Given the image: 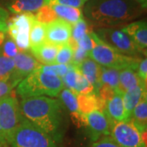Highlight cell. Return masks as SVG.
<instances>
[{
	"instance_id": "obj_1",
	"label": "cell",
	"mask_w": 147,
	"mask_h": 147,
	"mask_svg": "<svg viewBox=\"0 0 147 147\" xmlns=\"http://www.w3.org/2000/svg\"><path fill=\"white\" fill-rule=\"evenodd\" d=\"M21 114L34 126L48 134L59 144L66 128L65 108L55 97L35 96L21 99Z\"/></svg>"
},
{
	"instance_id": "obj_2",
	"label": "cell",
	"mask_w": 147,
	"mask_h": 147,
	"mask_svg": "<svg viewBox=\"0 0 147 147\" xmlns=\"http://www.w3.org/2000/svg\"><path fill=\"white\" fill-rule=\"evenodd\" d=\"M144 8L134 0H88L83 15L93 28L123 26L143 14Z\"/></svg>"
},
{
	"instance_id": "obj_3",
	"label": "cell",
	"mask_w": 147,
	"mask_h": 147,
	"mask_svg": "<svg viewBox=\"0 0 147 147\" xmlns=\"http://www.w3.org/2000/svg\"><path fill=\"white\" fill-rule=\"evenodd\" d=\"M16 88V95L24 99L35 96L57 97L65 86L61 78L44 73L38 68L27 75Z\"/></svg>"
},
{
	"instance_id": "obj_4",
	"label": "cell",
	"mask_w": 147,
	"mask_h": 147,
	"mask_svg": "<svg viewBox=\"0 0 147 147\" xmlns=\"http://www.w3.org/2000/svg\"><path fill=\"white\" fill-rule=\"evenodd\" d=\"M4 147H61L46 132L23 118L6 138Z\"/></svg>"
},
{
	"instance_id": "obj_5",
	"label": "cell",
	"mask_w": 147,
	"mask_h": 147,
	"mask_svg": "<svg viewBox=\"0 0 147 147\" xmlns=\"http://www.w3.org/2000/svg\"><path fill=\"white\" fill-rule=\"evenodd\" d=\"M92 35L94 40V45L88 54V57L94 60L96 63L104 67L115 68L118 69L126 67L137 69L138 64L142 58L126 56L116 52L115 50L102 42L96 35L93 30L92 31Z\"/></svg>"
},
{
	"instance_id": "obj_6",
	"label": "cell",
	"mask_w": 147,
	"mask_h": 147,
	"mask_svg": "<svg viewBox=\"0 0 147 147\" xmlns=\"http://www.w3.org/2000/svg\"><path fill=\"white\" fill-rule=\"evenodd\" d=\"M92 30L102 42L123 55L134 57H141V55L144 54L146 55V53L139 49L131 38L123 31L121 28H94Z\"/></svg>"
},
{
	"instance_id": "obj_7",
	"label": "cell",
	"mask_w": 147,
	"mask_h": 147,
	"mask_svg": "<svg viewBox=\"0 0 147 147\" xmlns=\"http://www.w3.org/2000/svg\"><path fill=\"white\" fill-rule=\"evenodd\" d=\"M20 101L15 94L0 98V144L4 147L6 138L23 119Z\"/></svg>"
},
{
	"instance_id": "obj_8",
	"label": "cell",
	"mask_w": 147,
	"mask_h": 147,
	"mask_svg": "<svg viewBox=\"0 0 147 147\" xmlns=\"http://www.w3.org/2000/svg\"><path fill=\"white\" fill-rule=\"evenodd\" d=\"M146 134L129 119L114 122L110 125V136L119 147H146Z\"/></svg>"
},
{
	"instance_id": "obj_9",
	"label": "cell",
	"mask_w": 147,
	"mask_h": 147,
	"mask_svg": "<svg viewBox=\"0 0 147 147\" xmlns=\"http://www.w3.org/2000/svg\"><path fill=\"white\" fill-rule=\"evenodd\" d=\"M34 16L31 12L15 14L8 19L7 34L21 52L28 51L30 48V30Z\"/></svg>"
},
{
	"instance_id": "obj_10",
	"label": "cell",
	"mask_w": 147,
	"mask_h": 147,
	"mask_svg": "<svg viewBox=\"0 0 147 147\" xmlns=\"http://www.w3.org/2000/svg\"><path fill=\"white\" fill-rule=\"evenodd\" d=\"M14 70L11 76L10 81L16 87L20 82L42 65L27 51L19 52L13 58Z\"/></svg>"
},
{
	"instance_id": "obj_11",
	"label": "cell",
	"mask_w": 147,
	"mask_h": 147,
	"mask_svg": "<svg viewBox=\"0 0 147 147\" xmlns=\"http://www.w3.org/2000/svg\"><path fill=\"white\" fill-rule=\"evenodd\" d=\"M85 127H88L92 142L103 136H110V123L103 111L94 110L85 115Z\"/></svg>"
},
{
	"instance_id": "obj_12",
	"label": "cell",
	"mask_w": 147,
	"mask_h": 147,
	"mask_svg": "<svg viewBox=\"0 0 147 147\" xmlns=\"http://www.w3.org/2000/svg\"><path fill=\"white\" fill-rule=\"evenodd\" d=\"M72 25L57 18L46 25V42L56 46L68 43L71 37Z\"/></svg>"
},
{
	"instance_id": "obj_13",
	"label": "cell",
	"mask_w": 147,
	"mask_h": 147,
	"mask_svg": "<svg viewBox=\"0 0 147 147\" xmlns=\"http://www.w3.org/2000/svg\"><path fill=\"white\" fill-rule=\"evenodd\" d=\"M142 52L146 53L147 25L145 20L131 21L121 27Z\"/></svg>"
},
{
	"instance_id": "obj_14",
	"label": "cell",
	"mask_w": 147,
	"mask_h": 147,
	"mask_svg": "<svg viewBox=\"0 0 147 147\" xmlns=\"http://www.w3.org/2000/svg\"><path fill=\"white\" fill-rule=\"evenodd\" d=\"M60 100L64 107L68 110L71 115L74 123L77 126H85V115H82L79 110L76 93L72 90L64 88L60 92Z\"/></svg>"
},
{
	"instance_id": "obj_15",
	"label": "cell",
	"mask_w": 147,
	"mask_h": 147,
	"mask_svg": "<svg viewBox=\"0 0 147 147\" xmlns=\"http://www.w3.org/2000/svg\"><path fill=\"white\" fill-rule=\"evenodd\" d=\"M103 112L107 116L110 125L114 122L126 120L125 109L123 101V93L117 90L115 95L105 102Z\"/></svg>"
},
{
	"instance_id": "obj_16",
	"label": "cell",
	"mask_w": 147,
	"mask_h": 147,
	"mask_svg": "<svg viewBox=\"0 0 147 147\" xmlns=\"http://www.w3.org/2000/svg\"><path fill=\"white\" fill-rule=\"evenodd\" d=\"M146 91V83L142 81L136 87L123 93V101L124 105L127 119H129L131 111L135 108V106L141 101L144 96H147Z\"/></svg>"
},
{
	"instance_id": "obj_17",
	"label": "cell",
	"mask_w": 147,
	"mask_h": 147,
	"mask_svg": "<svg viewBox=\"0 0 147 147\" xmlns=\"http://www.w3.org/2000/svg\"><path fill=\"white\" fill-rule=\"evenodd\" d=\"M75 66L78 68L79 72L82 74L84 78L94 87L95 92H96L100 86V74L101 65L88 57L83 62Z\"/></svg>"
},
{
	"instance_id": "obj_18",
	"label": "cell",
	"mask_w": 147,
	"mask_h": 147,
	"mask_svg": "<svg viewBox=\"0 0 147 147\" xmlns=\"http://www.w3.org/2000/svg\"><path fill=\"white\" fill-rule=\"evenodd\" d=\"M33 57L42 65H54L58 47L45 42L36 46H31L29 48Z\"/></svg>"
},
{
	"instance_id": "obj_19",
	"label": "cell",
	"mask_w": 147,
	"mask_h": 147,
	"mask_svg": "<svg viewBox=\"0 0 147 147\" xmlns=\"http://www.w3.org/2000/svg\"><path fill=\"white\" fill-rule=\"evenodd\" d=\"M76 97L79 111L84 115H88L94 110H104L105 103L95 92L88 94L76 93Z\"/></svg>"
},
{
	"instance_id": "obj_20",
	"label": "cell",
	"mask_w": 147,
	"mask_h": 147,
	"mask_svg": "<svg viewBox=\"0 0 147 147\" xmlns=\"http://www.w3.org/2000/svg\"><path fill=\"white\" fill-rule=\"evenodd\" d=\"M48 5L51 6L58 18L67 21L70 25H73L83 18V11L81 8L61 5L55 3H49Z\"/></svg>"
},
{
	"instance_id": "obj_21",
	"label": "cell",
	"mask_w": 147,
	"mask_h": 147,
	"mask_svg": "<svg viewBox=\"0 0 147 147\" xmlns=\"http://www.w3.org/2000/svg\"><path fill=\"white\" fill-rule=\"evenodd\" d=\"M47 4H48V0H13L8 6V9L13 14L33 13Z\"/></svg>"
},
{
	"instance_id": "obj_22",
	"label": "cell",
	"mask_w": 147,
	"mask_h": 147,
	"mask_svg": "<svg viewBox=\"0 0 147 147\" xmlns=\"http://www.w3.org/2000/svg\"><path fill=\"white\" fill-rule=\"evenodd\" d=\"M142 82L137 74V69L126 67L119 69V79L118 91L121 93H124L127 90L136 87Z\"/></svg>"
},
{
	"instance_id": "obj_23",
	"label": "cell",
	"mask_w": 147,
	"mask_h": 147,
	"mask_svg": "<svg viewBox=\"0 0 147 147\" xmlns=\"http://www.w3.org/2000/svg\"><path fill=\"white\" fill-rule=\"evenodd\" d=\"M129 119L142 132L147 129V96H144L131 111Z\"/></svg>"
},
{
	"instance_id": "obj_24",
	"label": "cell",
	"mask_w": 147,
	"mask_h": 147,
	"mask_svg": "<svg viewBox=\"0 0 147 147\" xmlns=\"http://www.w3.org/2000/svg\"><path fill=\"white\" fill-rule=\"evenodd\" d=\"M46 42V25L34 18L30 30V47L36 46Z\"/></svg>"
},
{
	"instance_id": "obj_25",
	"label": "cell",
	"mask_w": 147,
	"mask_h": 147,
	"mask_svg": "<svg viewBox=\"0 0 147 147\" xmlns=\"http://www.w3.org/2000/svg\"><path fill=\"white\" fill-rule=\"evenodd\" d=\"M119 69L101 66L100 74V85H108L114 90H117L119 87Z\"/></svg>"
},
{
	"instance_id": "obj_26",
	"label": "cell",
	"mask_w": 147,
	"mask_h": 147,
	"mask_svg": "<svg viewBox=\"0 0 147 147\" xmlns=\"http://www.w3.org/2000/svg\"><path fill=\"white\" fill-rule=\"evenodd\" d=\"M90 30H91L88 26V23L86 20H84V17L79 20L76 23L73 24L71 29V37L69 41L70 46L73 47L74 45L77 44V42L79 39Z\"/></svg>"
},
{
	"instance_id": "obj_27",
	"label": "cell",
	"mask_w": 147,
	"mask_h": 147,
	"mask_svg": "<svg viewBox=\"0 0 147 147\" xmlns=\"http://www.w3.org/2000/svg\"><path fill=\"white\" fill-rule=\"evenodd\" d=\"M14 70L13 59L7 57L0 51V80H10Z\"/></svg>"
},
{
	"instance_id": "obj_28",
	"label": "cell",
	"mask_w": 147,
	"mask_h": 147,
	"mask_svg": "<svg viewBox=\"0 0 147 147\" xmlns=\"http://www.w3.org/2000/svg\"><path fill=\"white\" fill-rule=\"evenodd\" d=\"M34 16L37 21L42 23L44 25H47L48 23L55 21L58 18L55 11L51 7V6L48 4L42 6V7H40L37 11H35Z\"/></svg>"
},
{
	"instance_id": "obj_29",
	"label": "cell",
	"mask_w": 147,
	"mask_h": 147,
	"mask_svg": "<svg viewBox=\"0 0 147 147\" xmlns=\"http://www.w3.org/2000/svg\"><path fill=\"white\" fill-rule=\"evenodd\" d=\"M73 47L69 43H65L58 47V51L55 60V64H71L73 58Z\"/></svg>"
},
{
	"instance_id": "obj_30",
	"label": "cell",
	"mask_w": 147,
	"mask_h": 147,
	"mask_svg": "<svg viewBox=\"0 0 147 147\" xmlns=\"http://www.w3.org/2000/svg\"><path fill=\"white\" fill-rule=\"evenodd\" d=\"M80 75H81V73L79 72L78 68L72 64H69V67L67 73L65 74L63 78L61 79L63 81L64 86H65L66 88L73 91Z\"/></svg>"
},
{
	"instance_id": "obj_31",
	"label": "cell",
	"mask_w": 147,
	"mask_h": 147,
	"mask_svg": "<svg viewBox=\"0 0 147 147\" xmlns=\"http://www.w3.org/2000/svg\"><path fill=\"white\" fill-rule=\"evenodd\" d=\"M69 67V64H55V65H41L39 66V69L42 70L44 73L54 75V76H57L59 78L62 79L64 75L67 73Z\"/></svg>"
},
{
	"instance_id": "obj_32",
	"label": "cell",
	"mask_w": 147,
	"mask_h": 147,
	"mask_svg": "<svg viewBox=\"0 0 147 147\" xmlns=\"http://www.w3.org/2000/svg\"><path fill=\"white\" fill-rule=\"evenodd\" d=\"M0 51L3 55L11 59H13L16 57L17 53L21 52L20 49L16 46L15 42L9 37L7 38H5L3 44L0 46Z\"/></svg>"
},
{
	"instance_id": "obj_33",
	"label": "cell",
	"mask_w": 147,
	"mask_h": 147,
	"mask_svg": "<svg viewBox=\"0 0 147 147\" xmlns=\"http://www.w3.org/2000/svg\"><path fill=\"white\" fill-rule=\"evenodd\" d=\"M75 93H80V94H88L90 92H95L94 87L90 84L87 79L84 78V76L80 75L77 84L75 85V88L73 90Z\"/></svg>"
},
{
	"instance_id": "obj_34",
	"label": "cell",
	"mask_w": 147,
	"mask_h": 147,
	"mask_svg": "<svg viewBox=\"0 0 147 147\" xmlns=\"http://www.w3.org/2000/svg\"><path fill=\"white\" fill-rule=\"evenodd\" d=\"M74 53L73 58L71 64L74 65H78L81 62H83L85 59L88 57V53H87L85 50H84L82 47H80L78 44L74 45L73 47Z\"/></svg>"
},
{
	"instance_id": "obj_35",
	"label": "cell",
	"mask_w": 147,
	"mask_h": 147,
	"mask_svg": "<svg viewBox=\"0 0 147 147\" xmlns=\"http://www.w3.org/2000/svg\"><path fill=\"white\" fill-rule=\"evenodd\" d=\"M92 30H91L90 31L88 32L85 35H84L77 42V44L79 47H82L88 54L92 51L93 45H94V40H93V38L92 35Z\"/></svg>"
},
{
	"instance_id": "obj_36",
	"label": "cell",
	"mask_w": 147,
	"mask_h": 147,
	"mask_svg": "<svg viewBox=\"0 0 147 147\" xmlns=\"http://www.w3.org/2000/svg\"><path fill=\"white\" fill-rule=\"evenodd\" d=\"M91 147H119L110 136H103L95 141Z\"/></svg>"
},
{
	"instance_id": "obj_37",
	"label": "cell",
	"mask_w": 147,
	"mask_h": 147,
	"mask_svg": "<svg viewBox=\"0 0 147 147\" xmlns=\"http://www.w3.org/2000/svg\"><path fill=\"white\" fill-rule=\"evenodd\" d=\"M87 1L88 0H48V4L52 3H55L61 4V5L82 8Z\"/></svg>"
},
{
	"instance_id": "obj_38",
	"label": "cell",
	"mask_w": 147,
	"mask_h": 147,
	"mask_svg": "<svg viewBox=\"0 0 147 147\" xmlns=\"http://www.w3.org/2000/svg\"><path fill=\"white\" fill-rule=\"evenodd\" d=\"M137 74L142 81L147 83V59L146 56L144 58H142L138 64L137 69Z\"/></svg>"
},
{
	"instance_id": "obj_39",
	"label": "cell",
	"mask_w": 147,
	"mask_h": 147,
	"mask_svg": "<svg viewBox=\"0 0 147 147\" xmlns=\"http://www.w3.org/2000/svg\"><path fill=\"white\" fill-rule=\"evenodd\" d=\"M16 87L10 80L3 81L0 80V98L11 94Z\"/></svg>"
},
{
	"instance_id": "obj_40",
	"label": "cell",
	"mask_w": 147,
	"mask_h": 147,
	"mask_svg": "<svg viewBox=\"0 0 147 147\" xmlns=\"http://www.w3.org/2000/svg\"><path fill=\"white\" fill-rule=\"evenodd\" d=\"M8 13L7 11L0 7V32H3L7 34V21H8Z\"/></svg>"
},
{
	"instance_id": "obj_41",
	"label": "cell",
	"mask_w": 147,
	"mask_h": 147,
	"mask_svg": "<svg viewBox=\"0 0 147 147\" xmlns=\"http://www.w3.org/2000/svg\"><path fill=\"white\" fill-rule=\"evenodd\" d=\"M134 1H136L140 5L142 6V7L144 8V9H146V6H147V0H134Z\"/></svg>"
},
{
	"instance_id": "obj_42",
	"label": "cell",
	"mask_w": 147,
	"mask_h": 147,
	"mask_svg": "<svg viewBox=\"0 0 147 147\" xmlns=\"http://www.w3.org/2000/svg\"><path fill=\"white\" fill-rule=\"evenodd\" d=\"M0 147H3V146H2V145H1V144H0Z\"/></svg>"
}]
</instances>
